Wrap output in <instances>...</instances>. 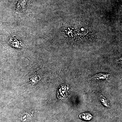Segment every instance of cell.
<instances>
[{"label": "cell", "instance_id": "obj_2", "mask_svg": "<svg viewBox=\"0 0 122 122\" xmlns=\"http://www.w3.org/2000/svg\"><path fill=\"white\" fill-rule=\"evenodd\" d=\"M111 75L107 73L96 74L92 77V78L95 80L106 79L109 77Z\"/></svg>", "mask_w": 122, "mask_h": 122}, {"label": "cell", "instance_id": "obj_4", "mask_svg": "<svg viewBox=\"0 0 122 122\" xmlns=\"http://www.w3.org/2000/svg\"><path fill=\"white\" fill-rule=\"evenodd\" d=\"M100 99L103 105H104L105 107H109V103L108 102V101H107L106 98L103 97L102 95H101L100 96Z\"/></svg>", "mask_w": 122, "mask_h": 122}, {"label": "cell", "instance_id": "obj_1", "mask_svg": "<svg viewBox=\"0 0 122 122\" xmlns=\"http://www.w3.org/2000/svg\"><path fill=\"white\" fill-rule=\"evenodd\" d=\"M33 113L30 112H24L20 115V119L22 122H28L33 117Z\"/></svg>", "mask_w": 122, "mask_h": 122}, {"label": "cell", "instance_id": "obj_3", "mask_svg": "<svg viewBox=\"0 0 122 122\" xmlns=\"http://www.w3.org/2000/svg\"><path fill=\"white\" fill-rule=\"evenodd\" d=\"M79 117L81 119L85 120H90L92 118V116L89 113H83L79 115Z\"/></svg>", "mask_w": 122, "mask_h": 122}]
</instances>
